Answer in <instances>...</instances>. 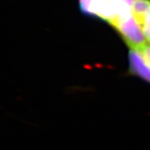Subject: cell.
Here are the masks:
<instances>
[{
	"label": "cell",
	"mask_w": 150,
	"mask_h": 150,
	"mask_svg": "<svg viewBox=\"0 0 150 150\" xmlns=\"http://www.w3.org/2000/svg\"><path fill=\"white\" fill-rule=\"evenodd\" d=\"M148 40H149V42H150V33L149 35V37H148Z\"/></svg>",
	"instance_id": "obj_6"
},
{
	"label": "cell",
	"mask_w": 150,
	"mask_h": 150,
	"mask_svg": "<svg viewBox=\"0 0 150 150\" xmlns=\"http://www.w3.org/2000/svg\"><path fill=\"white\" fill-rule=\"evenodd\" d=\"M139 51L142 54L143 57L144 58L145 61L147 62V64L150 68V45L147 44L146 46H144V48L139 50Z\"/></svg>",
	"instance_id": "obj_5"
},
{
	"label": "cell",
	"mask_w": 150,
	"mask_h": 150,
	"mask_svg": "<svg viewBox=\"0 0 150 150\" xmlns=\"http://www.w3.org/2000/svg\"><path fill=\"white\" fill-rule=\"evenodd\" d=\"M132 13L148 38L150 33V0H135Z\"/></svg>",
	"instance_id": "obj_4"
},
{
	"label": "cell",
	"mask_w": 150,
	"mask_h": 150,
	"mask_svg": "<svg viewBox=\"0 0 150 150\" xmlns=\"http://www.w3.org/2000/svg\"><path fill=\"white\" fill-rule=\"evenodd\" d=\"M110 25L117 30L129 48L140 50L148 44L149 40L132 13L119 16Z\"/></svg>",
	"instance_id": "obj_1"
},
{
	"label": "cell",
	"mask_w": 150,
	"mask_h": 150,
	"mask_svg": "<svg viewBox=\"0 0 150 150\" xmlns=\"http://www.w3.org/2000/svg\"><path fill=\"white\" fill-rule=\"evenodd\" d=\"M79 8L83 14L99 18L109 24L120 16L114 0H79Z\"/></svg>",
	"instance_id": "obj_2"
},
{
	"label": "cell",
	"mask_w": 150,
	"mask_h": 150,
	"mask_svg": "<svg viewBox=\"0 0 150 150\" xmlns=\"http://www.w3.org/2000/svg\"><path fill=\"white\" fill-rule=\"evenodd\" d=\"M129 72L150 83V68L139 50L129 48Z\"/></svg>",
	"instance_id": "obj_3"
}]
</instances>
